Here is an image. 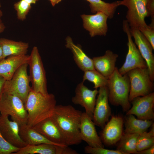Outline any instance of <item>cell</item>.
<instances>
[{
  "label": "cell",
  "instance_id": "d6a6232c",
  "mask_svg": "<svg viewBox=\"0 0 154 154\" xmlns=\"http://www.w3.org/2000/svg\"><path fill=\"white\" fill-rule=\"evenodd\" d=\"M138 29L146 37L154 49V27L147 25Z\"/></svg>",
  "mask_w": 154,
  "mask_h": 154
},
{
  "label": "cell",
  "instance_id": "b9f144b4",
  "mask_svg": "<svg viewBox=\"0 0 154 154\" xmlns=\"http://www.w3.org/2000/svg\"><path fill=\"white\" fill-rule=\"evenodd\" d=\"M1 115L0 114V116H1Z\"/></svg>",
  "mask_w": 154,
  "mask_h": 154
},
{
  "label": "cell",
  "instance_id": "3957f363",
  "mask_svg": "<svg viewBox=\"0 0 154 154\" xmlns=\"http://www.w3.org/2000/svg\"><path fill=\"white\" fill-rule=\"evenodd\" d=\"M108 100L112 105L120 106L124 112L131 108L129 100L130 85L127 73L122 75L117 67L108 79Z\"/></svg>",
  "mask_w": 154,
  "mask_h": 154
},
{
  "label": "cell",
  "instance_id": "cb8c5ba5",
  "mask_svg": "<svg viewBox=\"0 0 154 154\" xmlns=\"http://www.w3.org/2000/svg\"><path fill=\"white\" fill-rule=\"evenodd\" d=\"M4 58L11 56L26 54L29 48L28 43L17 41L5 38H0Z\"/></svg>",
  "mask_w": 154,
  "mask_h": 154
},
{
  "label": "cell",
  "instance_id": "f35d334b",
  "mask_svg": "<svg viewBox=\"0 0 154 154\" xmlns=\"http://www.w3.org/2000/svg\"><path fill=\"white\" fill-rule=\"evenodd\" d=\"M4 59L3 57V52L1 46L0 44V61Z\"/></svg>",
  "mask_w": 154,
  "mask_h": 154
},
{
  "label": "cell",
  "instance_id": "4316f807",
  "mask_svg": "<svg viewBox=\"0 0 154 154\" xmlns=\"http://www.w3.org/2000/svg\"><path fill=\"white\" fill-rule=\"evenodd\" d=\"M138 133H124L121 137L117 147V150L123 154H136V143Z\"/></svg>",
  "mask_w": 154,
  "mask_h": 154
},
{
  "label": "cell",
  "instance_id": "836d02e7",
  "mask_svg": "<svg viewBox=\"0 0 154 154\" xmlns=\"http://www.w3.org/2000/svg\"><path fill=\"white\" fill-rule=\"evenodd\" d=\"M146 0V8L148 16L151 18L150 25H154V0Z\"/></svg>",
  "mask_w": 154,
  "mask_h": 154
},
{
  "label": "cell",
  "instance_id": "74e56055",
  "mask_svg": "<svg viewBox=\"0 0 154 154\" xmlns=\"http://www.w3.org/2000/svg\"><path fill=\"white\" fill-rule=\"evenodd\" d=\"M52 5L53 7L59 3L62 0H49Z\"/></svg>",
  "mask_w": 154,
  "mask_h": 154
},
{
  "label": "cell",
  "instance_id": "9a60e30c",
  "mask_svg": "<svg viewBox=\"0 0 154 154\" xmlns=\"http://www.w3.org/2000/svg\"><path fill=\"white\" fill-rule=\"evenodd\" d=\"M124 119L119 115L112 116L103 128L100 137L103 143L106 145L116 144L121 137L123 133Z\"/></svg>",
  "mask_w": 154,
  "mask_h": 154
},
{
  "label": "cell",
  "instance_id": "d590c367",
  "mask_svg": "<svg viewBox=\"0 0 154 154\" xmlns=\"http://www.w3.org/2000/svg\"><path fill=\"white\" fill-rule=\"evenodd\" d=\"M5 81L6 80L3 77L0 76V99L3 93Z\"/></svg>",
  "mask_w": 154,
  "mask_h": 154
},
{
  "label": "cell",
  "instance_id": "83f0119b",
  "mask_svg": "<svg viewBox=\"0 0 154 154\" xmlns=\"http://www.w3.org/2000/svg\"><path fill=\"white\" fill-rule=\"evenodd\" d=\"M151 130L140 134L137 139L136 150L139 151L148 149L154 145V124L151 126Z\"/></svg>",
  "mask_w": 154,
  "mask_h": 154
},
{
  "label": "cell",
  "instance_id": "1f68e13d",
  "mask_svg": "<svg viewBox=\"0 0 154 154\" xmlns=\"http://www.w3.org/2000/svg\"><path fill=\"white\" fill-rule=\"evenodd\" d=\"M84 151L91 154H123L119 151L106 149L104 147H94L89 145L85 147Z\"/></svg>",
  "mask_w": 154,
  "mask_h": 154
},
{
  "label": "cell",
  "instance_id": "d6986e66",
  "mask_svg": "<svg viewBox=\"0 0 154 154\" xmlns=\"http://www.w3.org/2000/svg\"><path fill=\"white\" fill-rule=\"evenodd\" d=\"M118 55L110 50H107L102 56L93 58L95 70L108 79L114 71Z\"/></svg>",
  "mask_w": 154,
  "mask_h": 154
},
{
  "label": "cell",
  "instance_id": "6da1fadb",
  "mask_svg": "<svg viewBox=\"0 0 154 154\" xmlns=\"http://www.w3.org/2000/svg\"><path fill=\"white\" fill-rule=\"evenodd\" d=\"M82 112L71 105H57L52 117L66 138L68 146L77 145L82 142L80 126Z\"/></svg>",
  "mask_w": 154,
  "mask_h": 154
},
{
  "label": "cell",
  "instance_id": "4dcf8cb0",
  "mask_svg": "<svg viewBox=\"0 0 154 154\" xmlns=\"http://www.w3.org/2000/svg\"><path fill=\"white\" fill-rule=\"evenodd\" d=\"M21 149L7 142L0 133V154H11L18 152Z\"/></svg>",
  "mask_w": 154,
  "mask_h": 154
},
{
  "label": "cell",
  "instance_id": "ac0fdd59",
  "mask_svg": "<svg viewBox=\"0 0 154 154\" xmlns=\"http://www.w3.org/2000/svg\"><path fill=\"white\" fill-rule=\"evenodd\" d=\"M95 125L93 120L86 112H82L80 126V138L89 146L104 147V145L97 134Z\"/></svg>",
  "mask_w": 154,
  "mask_h": 154
},
{
  "label": "cell",
  "instance_id": "8fae6325",
  "mask_svg": "<svg viewBox=\"0 0 154 154\" xmlns=\"http://www.w3.org/2000/svg\"><path fill=\"white\" fill-rule=\"evenodd\" d=\"M93 114L92 120L95 125L102 129L111 115L108 103V92L107 86L99 88Z\"/></svg>",
  "mask_w": 154,
  "mask_h": 154
},
{
  "label": "cell",
  "instance_id": "8992f818",
  "mask_svg": "<svg viewBox=\"0 0 154 154\" xmlns=\"http://www.w3.org/2000/svg\"><path fill=\"white\" fill-rule=\"evenodd\" d=\"M127 73L130 81V102L137 97L144 96L153 92L154 83L151 80L147 67L136 68Z\"/></svg>",
  "mask_w": 154,
  "mask_h": 154
},
{
  "label": "cell",
  "instance_id": "7a4b0ae2",
  "mask_svg": "<svg viewBox=\"0 0 154 154\" xmlns=\"http://www.w3.org/2000/svg\"><path fill=\"white\" fill-rule=\"evenodd\" d=\"M56 100L51 93L46 96L31 89L24 103L28 115L27 125L33 127L44 119L51 116Z\"/></svg>",
  "mask_w": 154,
  "mask_h": 154
},
{
  "label": "cell",
  "instance_id": "e0dca14e",
  "mask_svg": "<svg viewBox=\"0 0 154 154\" xmlns=\"http://www.w3.org/2000/svg\"><path fill=\"white\" fill-rule=\"evenodd\" d=\"M7 115L0 116V133L3 137L14 146L21 149L27 144L19 134V125L15 121H11Z\"/></svg>",
  "mask_w": 154,
  "mask_h": 154
},
{
  "label": "cell",
  "instance_id": "2e32d148",
  "mask_svg": "<svg viewBox=\"0 0 154 154\" xmlns=\"http://www.w3.org/2000/svg\"><path fill=\"white\" fill-rule=\"evenodd\" d=\"M84 27L89 33L91 37L106 35L108 30L107 20L108 16L101 11L95 15L83 14L81 15Z\"/></svg>",
  "mask_w": 154,
  "mask_h": 154
},
{
  "label": "cell",
  "instance_id": "5b68a950",
  "mask_svg": "<svg viewBox=\"0 0 154 154\" xmlns=\"http://www.w3.org/2000/svg\"><path fill=\"white\" fill-rule=\"evenodd\" d=\"M28 65L29 78L32 84L31 89L45 96L48 95L46 72L38 48L33 47L30 55Z\"/></svg>",
  "mask_w": 154,
  "mask_h": 154
},
{
  "label": "cell",
  "instance_id": "ba28073f",
  "mask_svg": "<svg viewBox=\"0 0 154 154\" xmlns=\"http://www.w3.org/2000/svg\"><path fill=\"white\" fill-rule=\"evenodd\" d=\"M123 30L127 37L128 50L124 63L118 69L119 72L122 75L136 68L147 67L145 61L132 40L130 27L126 20L123 22Z\"/></svg>",
  "mask_w": 154,
  "mask_h": 154
},
{
  "label": "cell",
  "instance_id": "7402d4cb",
  "mask_svg": "<svg viewBox=\"0 0 154 154\" xmlns=\"http://www.w3.org/2000/svg\"><path fill=\"white\" fill-rule=\"evenodd\" d=\"M64 146L45 143L27 145L13 154H63Z\"/></svg>",
  "mask_w": 154,
  "mask_h": 154
},
{
  "label": "cell",
  "instance_id": "30bf717a",
  "mask_svg": "<svg viewBox=\"0 0 154 154\" xmlns=\"http://www.w3.org/2000/svg\"><path fill=\"white\" fill-rule=\"evenodd\" d=\"M131 102L132 106L127 112V115L132 114L139 119L153 120L154 92L144 96L137 97Z\"/></svg>",
  "mask_w": 154,
  "mask_h": 154
},
{
  "label": "cell",
  "instance_id": "52a82bcc",
  "mask_svg": "<svg viewBox=\"0 0 154 154\" xmlns=\"http://www.w3.org/2000/svg\"><path fill=\"white\" fill-rule=\"evenodd\" d=\"M1 115L10 116L19 126L27 124L28 115L24 104L18 97L3 93L0 99Z\"/></svg>",
  "mask_w": 154,
  "mask_h": 154
},
{
  "label": "cell",
  "instance_id": "277c9868",
  "mask_svg": "<svg viewBox=\"0 0 154 154\" xmlns=\"http://www.w3.org/2000/svg\"><path fill=\"white\" fill-rule=\"evenodd\" d=\"M28 63L20 66L15 72L11 78L6 80L3 93L16 96L24 103L31 89L30 80L27 72Z\"/></svg>",
  "mask_w": 154,
  "mask_h": 154
},
{
  "label": "cell",
  "instance_id": "484cf974",
  "mask_svg": "<svg viewBox=\"0 0 154 154\" xmlns=\"http://www.w3.org/2000/svg\"><path fill=\"white\" fill-rule=\"evenodd\" d=\"M86 0L90 3L89 6L92 13L102 12L106 15L109 19L113 17L117 8L120 5V1L108 3L102 0Z\"/></svg>",
  "mask_w": 154,
  "mask_h": 154
},
{
  "label": "cell",
  "instance_id": "d4e9b609",
  "mask_svg": "<svg viewBox=\"0 0 154 154\" xmlns=\"http://www.w3.org/2000/svg\"><path fill=\"white\" fill-rule=\"evenodd\" d=\"M127 116L125 122V133L140 134L147 131L153 123V120L137 119L132 114Z\"/></svg>",
  "mask_w": 154,
  "mask_h": 154
},
{
  "label": "cell",
  "instance_id": "60d3db41",
  "mask_svg": "<svg viewBox=\"0 0 154 154\" xmlns=\"http://www.w3.org/2000/svg\"><path fill=\"white\" fill-rule=\"evenodd\" d=\"M1 3L0 2V8H1Z\"/></svg>",
  "mask_w": 154,
  "mask_h": 154
},
{
  "label": "cell",
  "instance_id": "9c48e42d",
  "mask_svg": "<svg viewBox=\"0 0 154 154\" xmlns=\"http://www.w3.org/2000/svg\"><path fill=\"white\" fill-rule=\"evenodd\" d=\"M146 0H123L119 5L127 8V21L129 27L138 29L147 25L145 18L149 17L146 8Z\"/></svg>",
  "mask_w": 154,
  "mask_h": 154
},
{
  "label": "cell",
  "instance_id": "7c38bea8",
  "mask_svg": "<svg viewBox=\"0 0 154 154\" xmlns=\"http://www.w3.org/2000/svg\"><path fill=\"white\" fill-rule=\"evenodd\" d=\"M83 81L78 84L75 90V95L72 98L73 103L85 108V112L92 120L96 96L98 93L97 89L91 90L84 84Z\"/></svg>",
  "mask_w": 154,
  "mask_h": 154
},
{
  "label": "cell",
  "instance_id": "f1b7e54d",
  "mask_svg": "<svg viewBox=\"0 0 154 154\" xmlns=\"http://www.w3.org/2000/svg\"><path fill=\"white\" fill-rule=\"evenodd\" d=\"M83 81L88 80L93 83L94 88L107 86L108 79L105 77L96 70H88L84 71Z\"/></svg>",
  "mask_w": 154,
  "mask_h": 154
},
{
  "label": "cell",
  "instance_id": "f546056e",
  "mask_svg": "<svg viewBox=\"0 0 154 154\" xmlns=\"http://www.w3.org/2000/svg\"><path fill=\"white\" fill-rule=\"evenodd\" d=\"M14 7L17 12V19L22 21L26 19L31 8V5L23 0H20L15 3Z\"/></svg>",
  "mask_w": 154,
  "mask_h": 154
},
{
  "label": "cell",
  "instance_id": "5bb4252c",
  "mask_svg": "<svg viewBox=\"0 0 154 154\" xmlns=\"http://www.w3.org/2000/svg\"><path fill=\"white\" fill-rule=\"evenodd\" d=\"M32 127L50 141L57 145L68 146L66 138L52 116Z\"/></svg>",
  "mask_w": 154,
  "mask_h": 154
},
{
  "label": "cell",
  "instance_id": "603a6c76",
  "mask_svg": "<svg viewBox=\"0 0 154 154\" xmlns=\"http://www.w3.org/2000/svg\"><path fill=\"white\" fill-rule=\"evenodd\" d=\"M19 134L23 141L27 145L45 143L60 145L49 140L33 128L29 126L27 124L19 126Z\"/></svg>",
  "mask_w": 154,
  "mask_h": 154
},
{
  "label": "cell",
  "instance_id": "ab89813d",
  "mask_svg": "<svg viewBox=\"0 0 154 154\" xmlns=\"http://www.w3.org/2000/svg\"><path fill=\"white\" fill-rule=\"evenodd\" d=\"M29 4L31 5L32 4H35L38 1V0H23Z\"/></svg>",
  "mask_w": 154,
  "mask_h": 154
},
{
  "label": "cell",
  "instance_id": "ffe728a7",
  "mask_svg": "<svg viewBox=\"0 0 154 154\" xmlns=\"http://www.w3.org/2000/svg\"><path fill=\"white\" fill-rule=\"evenodd\" d=\"M0 61V76L6 80H9L21 65L28 63L30 55L26 54L8 56Z\"/></svg>",
  "mask_w": 154,
  "mask_h": 154
},
{
  "label": "cell",
  "instance_id": "8d00e7d4",
  "mask_svg": "<svg viewBox=\"0 0 154 154\" xmlns=\"http://www.w3.org/2000/svg\"><path fill=\"white\" fill-rule=\"evenodd\" d=\"M3 15V12L0 10V33L4 31L6 27L1 19V17Z\"/></svg>",
  "mask_w": 154,
  "mask_h": 154
},
{
  "label": "cell",
  "instance_id": "44dd1931",
  "mask_svg": "<svg viewBox=\"0 0 154 154\" xmlns=\"http://www.w3.org/2000/svg\"><path fill=\"white\" fill-rule=\"evenodd\" d=\"M66 47L71 51L76 64L81 70L84 72L95 70L92 59L87 55L79 45L75 44L69 36L66 38Z\"/></svg>",
  "mask_w": 154,
  "mask_h": 154
},
{
  "label": "cell",
  "instance_id": "e575fe53",
  "mask_svg": "<svg viewBox=\"0 0 154 154\" xmlns=\"http://www.w3.org/2000/svg\"><path fill=\"white\" fill-rule=\"evenodd\" d=\"M154 145L150 147L145 150L137 151L136 154H154Z\"/></svg>",
  "mask_w": 154,
  "mask_h": 154
},
{
  "label": "cell",
  "instance_id": "4fadbf2b",
  "mask_svg": "<svg viewBox=\"0 0 154 154\" xmlns=\"http://www.w3.org/2000/svg\"><path fill=\"white\" fill-rule=\"evenodd\" d=\"M131 35L142 57L145 61L151 80H154V50L152 46L142 33L137 28L130 27Z\"/></svg>",
  "mask_w": 154,
  "mask_h": 154
}]
</instances>
